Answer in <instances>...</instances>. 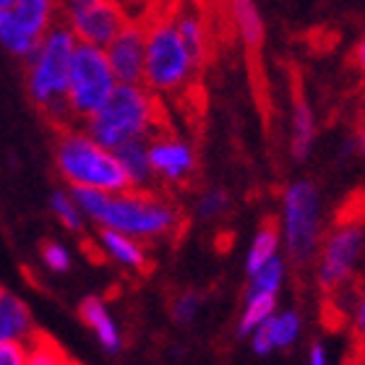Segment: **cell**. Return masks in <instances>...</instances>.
<instances>
[{
    "label": "cell",
    "instance_id": "1",
    "mask_svg": "<svg viewBox=\"0 0 365 365\" xmlns=\"http://www.w3.org/2000/svg\"><path fill=\"white\" fill-rule=\"evenodd\" d=\"M178 3L149 0L136 21L144 29V81L154 94H175L193 84L198 68L178 29Z\"/></svg>",
    "mask_w": 365,
    "mask_h": 365
},
{
    "label": "cell",
    "instance_id": "2",
    "mask_svg": "<svg viewBox=\"0 0 365 365\" xmlns=\"http://www.w3.org/2000/svg\"><path fill=\"white\" fill-rule=\"evenodd\" d=\"M73 201L91 220L130 237L168 235L180 220V212L165 198L162 188H128L113 196L107 190L73 185Z\"/></svg>",
    "mask_w": 365,
    "mask_h": 365
},
{
    "label": "cell",
    "instance_id": "3",
    "mask_svg": "<svg viewBox=\"0 0 365 365\" xmlns=\"http://www.w3.org/2000/svg\"><path fill=\"white\" fill-rule=\"evenodd\" d=\"M84 123L89 136L107 149H115L128 138L152 136L157 130L170 128L160 94L123 81L113 86L105 102Z\"/></svg>",
    "mask_w": 365,
    "mask_h": 365
},
{
    "label": "cell",
    "instance_id": "4",
    "mask_svg": "<svg viewBox=\"0 0 365 365\" xmlns=\"http://www.w3.org/2000/svg\"><path fill=\"white\" fill-rule=\"evenodd\" d=\"M73 50H76L73 31L66 24H55L53 29L45 31L37 50L29 55V94L55 130L76 123L66 102Z\"/></svg>",
    "mask_w": 365,
    "mask_h": 365
},
{
    "label": "cell",
    "instance_id": "5",
    "mask_svg": "<svg viewBox=\"0 0 365 365\" xmlns=\"http://www.w3.org/2000/svg\"><path fill=\"white\" fill-rule=\"evenodd\" d=\"M55 162L61 175L71 185H86V188H99L107 193H120V190L133 188L128 173L115 157L113 149L102 146L99 141L76 130V125L55 130Z\"/></svg>",
    "mask_w": 365,
    "mask_h": 365
},
{
    "label": "cell",
    "instance_id": "6",
    "mask_svg": "<svg viewBox=\"0 0 365 365\" xmlns=\"http://www.w3.org/2000/svg\"><path fill=\"white\" fill-rule=\"evenodd\" d=\"M113 86L115 73L110 68L105 50L97 45L78 42L73 58H71L68 89H66V102H68L73 120H86L105 102Z\"/></svg>",
    "mask_w": 365,
    "mask_h": 365
},
{
    "label": "cell",
    "instance_id": "7",
    "mask_svg": "<svg viewBox=\"0 0 365 365\" xmlns=\"http://www.w3.org/2000/svg\"><path fill=\"white\" fill-rule=\"evenodd\" d=\"M53 19L66 24L78 42L97 47H107L128 24L120 0H55Z\"/></svg>",
    "mask_w": 365,
    "mask_h": 365
},
{
    "label": "cell",
    "instance_id": "8",
    "mask_svg": "<svg viewBox=\"0 0 365 365\" xmlns=\"http://www.w3.org/2000/svg\"><path fill=\"white\" fill-rule=\"evenodd\" d=\"M363 227L365 220L336 214L334 230L324 243L319 264V284L324 289V297L336 295V289L344 287V282L350 279L360 251H363Z\"/></svg>",
    "mask_w": 365,
    "mask_h": 365
},
{
    "label": "cell",
    "instance_id": "9",
    "mask_svg": "<svg viewBox=\"0 0 365 365\" xmlns=\"http://www.w3.org/2000/svg\"><path fill=\"white\" fill-rule=\"evenodd\" d=\"M284 232L292 261L305 264L319 237V196L311 182H295L284 193Z\"/></svg>",
    "mask_w": 365,
    "mask_h": 365
},
{
    "label": "cell",
    "instance_id": "10",
    "mask_svg": "<svg viewBox=\"0 0 365 365\" xmlns=\"http://www.w3.org/2000/svg\"><path fill=\"white\" fill-rule=\"evenodd\" d=\"M146 154L152 165L154 178H160L168 185H188L190 178L196 175V157L190 152L188 144H182L175 136V130H157L146 136Z\"/></svg>",
    "mask_w": 365,
    "mask_h": 365
},
{
    "label": "cell",
    "instance_id": "11",
    "mask_svg": "<svg viewBox=\"0 0 365 365\" xmlns=\"http://www.w3.org/2000/svg\"><path fill=\"white\" fill-rule=\"evenodd\" d=\"M107 61L115 78L123 84H138L144 81V29L138 21L123 26L107 45Z\"/></svg>",
    "mask_w": 365,
    "mask_h": 365
},
{
    "label": "cell",
    "instance_id": "12",
    "mask_svg": "<svg viewBox=\"0 0 365 365\" xmlns=\"http://www.w3.org/2000/svg\"><path fill=\"white\" fill-rule=\"evenodd\" d=\"M297 331H300V321L295 313H282V316H269L253 329V350L259 355L277 350V347H287L295 342Z\"/></svg>",
    "mask_w": 365,
    "mask_h": 365
},
{
    "label": "cell",
    "instance_id": "13",
    "mask_svg": "<svg viewBox=\"0 0 365 365\" xmlns=\"http://www.w3.org/2000/svg\"><path fill=\"white\" fill-rule=\"evenodd\" d=\"M113 152L125 168V173H128L133 188H157L152 165H149V154H146V136L128 138V141L115 146Z\"/></svg>",
    "mask_w": 365,
    "mask_h": 365
},
{
    "label": "cell",
    "instance_id": "14",
    "mask_svg": "<svg viewBox=\"0 0 365 365\" xmlns=\"http://www.w3.org/2000/svg\"><path fill=\"white\" fill-rule=\"evenodd\" d=\"M53 11H55V0H14L11 6V14L19 21L26 34L42 42L45 31L50 29L53 24Z\"/></svg>",
    "mask_w": 365,
    "mask_h": 365
},
{
    "label": "cell",
    "instance_id": "15",
    "mask_svg": "<svg viewBox=\"0 0 365 365\" xmlns=\"http://www.w3.org/2000/svg\"><path fill=\"white\" fill-rule=\"evenodd\" d=\"M31 324L29 308L6 287H0V339H24L29 334Z\"/></svg>",
    "mask_w": 365,
    "mask_h": 365
},
{
    "label": "cell",
    "instance_id": "16",
    "mask_svg": "<svg viewBox=\"0 0 365 365\" xmlns=\"http://www.w3.org/2000/svg\"><path fill=\"white\" fill-rule=\"evenodd\" d=\"M99 235H102V245H105L113 259H118L120 264H125L130 269H136V272H149V256L130 235L113 227H105Z\"/></svg>",
    "mask_w": 365,
    "mask_h": 365
},
{
    "label": "cell",
    "instance_id": "17",
    "mask_svg": "<svg viewBox=\"0 0 365 365\" xmlns=\"http://www.w3.org/2000/svg\"><path fill=\"white\" fill-rule=\"evenodd\" d=\"M78 313H81V319H84L86 327L97 334V339L102 342V347H105L107 352L120 350V334H118V329H115L113 319H110V313L105 311V305H102L99 297H86L84 303H81V308H78Z\"/></svg>",
    "mask_w": 365,
    "mask_h": 365
},
{
    "label": "cell",
    "instance_id": "18",
    "mask_svg": "<svg viewBox=\"0 0 365 365\" xmlns=\"http://www.w3.org/2000/svg\"><path fill=\"white\" fill-rule=\"evenodd\" d=\"M26 339V363L34 365H63V363H73L71 355L63 350L61 344L55 342L53 336L45 334L42 329H31L29 334L24 336Z\"/></svg>",
    "mask_w": 365,
    "mask_h": 365
},
{
    "label": "cell",
    "instance_id": "19",
    "mask_svg": "<svg viewBox=\"0 0 365 365\" xmlns=\"http://www.w3.org/2000/svg\"><path fill=\"white\" fill-rule=\"evenodd\" d=\"M0 42L11 50V53L16 55H31L34 50H37V39L31 37V34H26V31L19 26V21L14 19V14H11V8L8 11H3L0 8Z\"/></svg>",
    "mask_w": 365,
    "mask_h": 365
},
{
    "label": "cell",
    "instance_id": "20",
    "mask_svg": "<svg viewBox=\"0 0 365 365\" xmlns=\"http://www.w3.org/2000/svg\"><path fill=\"white\" fill-rule=\"evenodd\" d=\"M277 245H279L277 222L269 220L267 225L259 230V235H256V240H253V245H251V253H248V264H245L248 274L259 272V269L264 267L269 259H274V256H277Z\"/></svg>",
    "mask_w": 365,
    "mask_h": 365
},
{
    "label": "cell",
    "instance_id": "21",
    "mask_svg": "<svg viewBox=\"0 0 365 365\" xmlns=\"http://www.w3.org/2000/svg\"><path fill=\"white\" fill-rule=\"evenodd\" d=\"M277 292H248V305L240 319V334H251L261 321H267L277 305Z\"/></svg>",
    "mask_w": 365,
    "mask_h": 365
},
{
    "label": "cell",
    "instance_id": "22",
    "mask_svg": "<svg viewBox=\"0 0 365 365\" xmlns=\"http://www.w3.org/2000/svg\"><path fill=\"white\" fill-rule=\"evenodd\" d=\"M232 3H235V19L245 45L256 50L261 45V39H264V26H261L259 11L253 6V0H232Z\"/></svg>",
    "mask_w": 365,
    "mask_h": 365
},
{
    "label": "cell",
    "instance_id": "23",
    "mask_svg": "<svg viewBox=\"0 0 365 365\" xmlns=\"http://www.w3.org/2000/svg\"><path fill=\"white\" fill-rule=\"evenodd\" d=\"M313 141V118H311V107L300 94L295 97V136H292V152H295V160H303L308 149H311Z\"/></svg>",
    "mask_w": 365,
    "mask_h": 365
},
{
    "label": "cell",
    "instance_id": "24",
    "mask_svg": "<svg viewBox=\"0 0 365 365\" xmlns=\"http://www.w3.org/2000/svg\"><path fill=\"white\" fill-rule=\"evenodd\" d=\"M282 274H284V264L274 256L259 272L251 274V287H248V292H277L282 284Z\"/></svg>",
    "mask_w": 365,
    "mask_h": 365
},
{
    "label": "cell",
    "instance_id": "25",
    "mask_svg": "<svg viewBox=\"0 0 365 365\" xmlns=\"http://www.w3.org/2000/svg\"><path fill=\"white\" fill-rule=\"evenodd\" d=\"M53 209L61 217V222L71 230H81V214H78V204L66 193H55L53 196Z\"/></svg>",
    "mask_w": 365,
    "mask_h": 365
},
{
    "label": "cell",
    "instance_id": "26",
    "mask_svg": "<svg viewBox=\"0 0 365 365\" xmlns=\"http://www.w3.org/2000/svg\"><path fill=\"white\" fill-rule=\"evenodd\" d=\"M42 259H45V264L53 269V272H68V267H71V259H68V253H66V248L53 243V240L42 243Z\"/></svg>",
    "mask_w": 365,
    "mask_h": 365
},
{
    "label": "cell",
    "instance_id": "27",
    "mask_svg": "<svg viewBox=\"0 0 365 365\" xmlns=\"http://www.w3.org/2000/svg\"><path fill=\"white\" fill-rule=\"evenodd\" d=\"M26 363V344L21 339H0V365Z\"/></svg>",
    "mask_w": 365,
    "mask_h": 365
},
{
    "label": "cell",
    "instance_id": "28",
    "mask_svg": "<svg viewBox=\"0 0 365 365\" xmlns=\"http://www.w3.org/2000/svg\"><path fill=\"white\" fill-rule=\"evenodd\" d=\"M198 300L196 295H180L178 297V303H175V319L178 321H190L193 316H196V311H198Z\"/></svg>",
    "mask_w": 365,
    "mask_h": 365
},
{
    "label": "cell",
    "instance_id": "29",
    "mask_svg": "<svg viewBox=\"0 0 365 365\" xmlns=\"http://www.w3.org/2000/svg\"><path fill=\"white\" fill-rule=\"evenodd\" d=\"M227 209V196L220 193V190H214V193H206V198L201 201V214L204 217H214V214H220Z\"/></svg>",
    "mask_w": 365,
    "mask_h": 365
},
{
    "label": "cell",
    "instance_id": "30",
    "mask_svg": "<svg viewBox=\"0 0 365 365\" xmlns=\"http://www.w3.org/2000/svg\"><path fill=\"white\" fill-rule=\"evenodd\" d=\"M358 347L360 355H365V295L358 303Z\"/></svg>",
    "mask_w": 365,
    "mask_h": 365
},
{
    "label": "cell",
    "instance_id": "31",
    "mask_svg": "<svg viewBox=\"0 0 365 365\" xmlns=\"http://www.w3.org/2000/svg\"><path fill=\"white\" fill-rule=\"evenodd\" d=\"M311 363H313V365H324V363H327V352H324V347H321V344H313V350H311Z\"/></svg>",
    "mask_w": 365,
    "mask_h": 365
},
{
    "label": "cell",
    "instance_id": "32",
    "mask_svg": "<svg viewBox=\"0 0 365 365\" xmlns=\"http://www.w3.org/2000/svg\"><path fill=\"white\" fill-rule=\"evenodd\" d=\"M355 63H358L360 71H365V39L358 45V50H355Z\"/></svg>",
    "mask_w": 365,
    "mask_h": 365
},
{
    "label": "cell",
    "instance_id": "33",
    "mask_svg": "<svg viewBox=\"0 0 365 365\" xmlns=\"http://www.w3.org/2000/svg\"><path fill=\"white\" fill-rule=\"evenodd\" d=\"M11 6H14V0H0V8H3V11H8Z\"/></svg>",
    "mask_w": 365,
    "mask_h": 365
},
{
    "label": "cell",
    "instance_id": "34",
    "mask_svg": "<svg viewBox=\"0 0 365 365\" xmlns=\"http://www.w3.org/2000/svg\"><path fill=\"white\" fill-rule=\"evenodd\" d=\"M360 141H363V146H365V125L360 128Z\"/></svg>",
    "mask_w": 365,
    "mask_h": 365
}]
</instances>
